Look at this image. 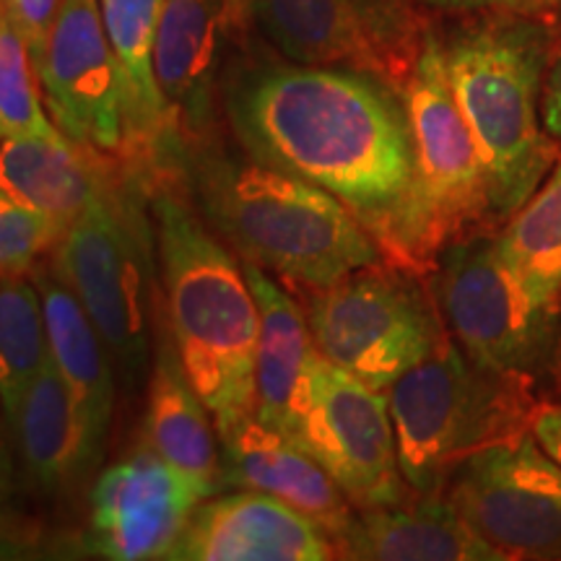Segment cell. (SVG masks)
<instances>
[{
    "mask_svg": "<svg viewBox=\"0 0 561 561\" xmlns=\"http://www.w3.org/2000/svg\"><path fill=\"white\" fill-rule=\"evenodd\" d=\"M549 60V30L523 16L486 19L445 45L455 102L479 149L496 216L515 214L559 159L541 121Z\"/></svg>",
    "mask_w": 561,
    "mask_h": 561,
    "instance_id": "obj_4",
    "label": "cell"
},
{
    "mask_svg": "<svg viewBox=\"0 0 561 561\" xmlns=\"http://www.w3.org/2000/svg\"><path fill=\"white\" fill-rule=\"evenodd\" d=\"M100 151L66 136H16L0 140V193L39 214L73 224L121 182Z\"/></svg>",
    "mask_w": 561,
    "mask_h": 561,
    "instance_id": "obj_19",
    "label": "cell"
},
{
    "mask_svg": "<svg viewBox=\"0 0 561 561\" xmlns=\"http://www.w3.org/2000/svg\"><path fill=\"white\" fill-rule=\"evenodd\" d=\"M442 314L476 367L528 382L559 354V310L538 307L504 268L496 237L476 234L439 252Z\"/></svg>",
    "mask_w": 561,
    "mask_h": 561,
    "instance_id": "obj_9",
    "label": "cell"
},
{
    "mask_svg": "<svg viewBox=\"0 0 561 561\" xmlns=\"http://www.w3.org/2000/svg\"><path fill=\"white\" fill-rule=\"evenodd\" d=\"M102 21L123 81L128 140L161 149L164 140L180 144L167 121L157 76H153V39L161 0H100Z\"/></svg>",
    "mask_w": 561,
    "mask_h": 561,
    "instance_id": "obj_24",
    "label": "cell"
},
{
    "mask_svg": "<svg viewBox=\"0 0 561 561\" xmlns=\"http://www.w3.org/2000/svg\"><path fill=\"white\" fill-rule=\"evenodd\" d=\"M5 421L21 473L45 494H58L100 466L73 396L53 362L34 377Z\"/></svg>",
    "mask_w": 561,
    "mask_h": 561,
    "instance_id": "obj_23",
    "label": "cell"
},
{
    "mask_svg": "<svg viewBox=\"0 0 561 561\" xmlns=\"http://www.w3.org/2000/svg\"><path fill=\"white\" fill-rule=\"evenodd\" d=\"M291 439L333 476L359 510L405 502L396 430L385 390L318 356Z\"/></svg>",
    "mask_w": 561,
    "mask_h": 561,
    "instance_id": "obj_11",
    "label": "cell"
},
{
    "mask_svg": "<svg viewBox=\"0 0 561 561\" xmlns=\"http://www.w3.org/2000/svg\"><path fill=\"white\" fill-rule=\"evenodd\" d=\"M530 434L561 466V403L546 405V409L533 413Z\"/></svg>",
    "mask_w": 561,
    "mask_h": 561,
    "instance_id": "obj_31",
    "label": "cell"
},
{
    "mask_svg": "<svg viewBox=\"0 0 561 561\" xmlns=\"http://www.w3.org/2000/svg\"><path fill=\"white\" fill-rule=\"evenodd\" d=\"M447 496L507 559H561V466L530 430L462 460Z\"/></svg>",
    "mask_w": 561,
    "mask_h": 561,
    "instance_id": "obj_12",
    "label": "cell"
},
{
    "mask_svg": "<svg viewBox=\"0 0 561 561\" xmlns=\"http://www.w3.org/2000/svg\"><path fill=\"white\" fill-rule=\"evenodd\" d=\"M203 500L149 447L107 468L91 491V549L104 559H167Z\"/></svg>",
    "mask_w": 561,
    "mask_h": 561,
    "instance_id": "obj_14",
    "label": "cell"
},
{
    "mask_svg": "<svg viewBox=\"0 0 561 561\" xmlns=\"http://www.w3.org/2000/svg\"><path fill=\"white\" fill-rule=\"evenodd\" d=\"M5 19L16 26V32L24 37L30 47L34 68L39 66L45 55L47 37H50L53 21L58 16L60 0H0Z\"/></svg>",
    "mask_w": 561,
    "mask_h": 561,
    "instance_id": "obj_29",
    "label": "cell"
},
{
    "mask_svg": "<svg viewBox=\"0 0 561 561\" xmlns=\"http://www.w3.org/2000/svg\"><path fill=\"white\" fill-rule=\"evenodd\" d=\"M50 265L100 331L125 390L151 375L157 231L140 182L123 178L62 231Z\"/></svg>",
    "mask_w": 561,
    "mask_h": 561,
    "instance_id": "obj_5",
    "label": "cell"
},
{
    "mask_svg": "<svg viewBox=\"0 0 561 561\" xmlns=\"http://www.w3.org/2000/svg\"><path fill=\"white\" fill-rule=\"evenodd\" d=\"M242 268L261 310L255 354V416L291 437L320 351L314 346L307 314L297 301L273 284L263 268L250 263H242Z\"/></svg>",
    "mask_w": 561,
    "mask_h": 561,
    "instance_id": "obj_21",
    "label": "cell"
},
{
    "mask_svg": "<svg viewBox=\"0 0 561 561\" xmlns=\"http://www.w3.org/2000/svg\"><path fill=\"white\" fill-rule=\"evenodd\" d=\"M62 231L60 221L0 193V278L24 276L53 255Z\"/></svg>",
    "mask_w": 561,
    "mask_h": 561,
    "instance_id": "obj_28",
    "label": "cell"
},
{
    "mask_svg": "<svg viewBox=\"0 0 561 561\" xmlns=\"http://www.w3.org/2000/svg\"><path fill=\"white\" fill-rule=\"evenodd\" d=\"M541 5H553V3H561V0H538Z\"/></svg>",
    "mask_w": 561,
    "mask_h": 561,
    "instance_id": "obj_35",
    "label": "cell"
},
{
    "mask_svg": "<svg viewBox=\"0 0 561 561\" xmlns=\"http://www.w3.org/2000/svg\"><path fill=\"white\" fill-rule=\"evenodd\" d=\"M13 491H16V455H13L9 421L0 409V507L11 500Z\"/></svg>",
    "mask_w": 561,
    "mask_h": 561,
    "instance_id": "obj_32",
    "label": "cell"
},
{
    "mask_svg": "<svg viewBox=\"0 0 561 561\" xmlns=\"http://www.w3.org/2000/svg\"><path fill=\"white\" fill-rule=\"evenodd\" d=\"M219 430L182 369L172 341H159L146 398L144 442L174 473L208 500L221 491Z\"/></svg>",
    "mask_w": 561,
    "mask_h": 561,
    "instance_id": "obj_22",
    "label": "cell"
},
{
    "mask_svg": "<svg viewBox=\"0 0 561 561\" xmlns=\"http://www.w3.org/2000/svg\"><path fill=\"white\" fill-rule=\"evenodd\" d=\"M185 170L206 224L242 263L325 289L385 257L380 242L335 195L250 153L195 140Z\"/></svg>",
    "mask_w": 561,
    "mask_h": 561,
    "instance_id": "obj_2",
    "label": "cell"
},
{
    "mask_svg": "<svg viewBox=\"0 0 561 561\" xmlns=\"http://www.w3.org/2000/svg\"><path fill=\"white\" fill-rule=\"evenodd\" d=\"M496 250L525 297L559 310L561 301V157L538 191L512 214Z\"/></svg>",
    "mask_w": 561,
    "mask_h": 561,
    "instance_id": "obj_25",
    "label": "cell"
},
{
    "mask_svg": "<svg viewBox=\"0 0 561 561\" xmlns=\"http://www.w3.org/2000/svg\"><path fill=\"white\" fill-rule=\"evenodd\" d=\"M32 53L5 19L0 24V140L16 136H62L47 117Z\"/></svg>",
    "mask_w": 561,
    "mask_h": 561,
    "instance_id": "obj_27",
    "label": "cell"
},
{
    "mask_svg": "<svg viewBox=\"0 0 561 561\" xmlns=\"http://www.w3.org/2000/svg\"><path fill=\"white\" fill-rule=\"evenodd\" d=\"M37 76L47 112L73 144L117 153L128 144L123 81L100 0H60Z\"/></svg>",
    "mask_w": 561,
    "mask_h": 561,
    "instance_id": "obj_13",
    "label": "cell"
},
{
    "mask_svg": "<svg viewBox=\"0 0 561 561\" xmlns=\"http://www.w3.org/2000/svg\"><path fill=\"white\" fill-rule=\"evenodd\" d=\"M335 543L318 523L261 491H237L195 507L167 559L180 561H322Z\"/></svg>",
    "mask_w": 561,
    "mask_h": 561,
    "instance_id": "obj_15",
    "label": "cell"
},
{
    "mask_svg": "<svg viewBox=\"0 0 561 561\" xmlns=\"http://www.w3.org/2000/svg\"><path fill=\"white\" fill-rule=\"evenodd\" d=\"M442 11H483V9H504V11H530L541 5L538 0H424Z\"/></svg>",
    "mask_w": 561,
    "mask_h": 561,
    "instance_id": "obj_33",
    "label": "cell"
},
{
    "mask_svg": "<svg viewBox=\"0 0 561 561\" xmlns=\"http://www.w3.org/2000/svg\"><path fill=\"white\" fill-rule=\"evenodd\" d=\"M221 489L271 494L318 523L333 543L346 533L354 504L333 476L286 434L248 416L221 437Z\"/></svg>",
    "mask_w": 561,
    "mask_h": 561,
    "instance_id": "obj_17",
    "label": "cell"
},
{
    "mask_svg": "<svg viewBox=\"0 0 561 561\" xmlns=\"http://www.w3.org/2000/svg\"><path fill=\"white\" fill-rule=\"evenodd\" d=\"M45 307L50 356L66 380L96 462H102L112 413H115V364L100 331L83 310V305L68 289L50 263L32 271Z\"/></svg>",
    "mask_w": 561,
    "mask_h": 561,
    "instance_id": "obj_20",
    "label": "cell"
},
{
    "mask_svg": "<svg viewBox=\"0 0 561 561\" xmlns=\"http://www.w3.org/2000/svg\"><path fill=\"white\" fill-rule=\"evenodd\" d=\"M229 5H231V13H234L237 24L244 26V19H248L250 13V0H229Z\"/></svg>",
    "mask_w": 561,
    "mask_h": 561,
    "instance_id": "obj_34",
    "label": "cell"
},
{
    "mask_svg": "<svg viewBox=\"0 0 561 561\" xmlns=\"http://www.w3.org/2000/svg\"><path fill=\"white\" fill-rule=\"evenodd\" d=\"M541 121L551 138L561 140V50L551 55L543 76L541 91Z\"/></svg>",
    "mask_w": 561,
    "mask_h": 561,
    "instance_id": "obj_30",
    "label": "cell"
},
{
    "mask_svg": "<svg viewBox=\"0 0 561 561\" xmlns=\"http://www.w3.org/2000/svg\"><path fill=\"white\" fill-rule=\"evenodd\" d=\"M0 24H3V5H0Z\"/></svg>",
    "mask_w": 561,
    "mask_h": 561,
    "instance_id": "obj_36",
    "label": "cell"
},
{
    "mask_svg": "<svg viewBox=\"0 0 561 561\" xmlns=\"http://www.w3.org/2000/svg\"><path fill=\"white\" fill-rule=\"evenodd\" d=\"M343 559L367 561H504L507 557L468 525L450 496L419 494L413 504L354 512L335 541Z\"/></svg>",
    "mask_w": 561,
    "mask_h": 561,
    "instance_id": "obj_18",
    "label": "cell"
},
{
    "mask_svg": "<svg viewBox=\"0 0 561 561\" xmlns=\"http://www.w3.org/2000/svg\"><path fill=\"white\" fill-rule=\"evenodd\" d=\"M170 339L219 437L255 416L261 310L244 268L172 187L151 191Z\"/></svg>",
    "mask_w": 561,
    "mask_h": 561,
    "instance_id": "obj_3",
    "label": "cell"
},
{
    "mask_svg": "<svg viewBox=\"0 0 561 561\" xmlns=\"http://www.w3.org/2000/svg\"><path fill=\"white\" fill-rule=\"evenodd\" d=\"M227 30H240L229 0H161L153 76L180 140H203L214 123L216 73Z\"/></svg>",
    "mask_w": 561,
    "mask_h": 561,
    "instance_id": "obj_16",
    "label": "cell"
},
{
    "mask_svg": "<svg viewBox=\"0 0 561 561\" xmlns=\"http://www.w3.org/2000/svg\"><path fill=\"white\" fill-rule=\"evenodd\" d=\"M525 382L476 367L458 343L442 346L388 388L398 466L413 494H442L473 453L525 432Z\"/></svg>",
    "mask_w": 561,
    "mask_h": 561,
    "instance_id": "obj_6",
    "label": "cell"
},
{
    "mask_svg": "<svg viewBox=\"0 0 561 561\" xmlns=\"http://www.w3.org/2000/svg\"><path fill=\"white\" fill-rule=\"evenodd\" d=\"M227 117L244 153L335 195L390 263L413 198V138L398 91L328 66L252 70L231 87Z\"/></svg>",
    "mask_w": 561,
    "mask_h": 561,
    "instance_id": "obj_1",
    "label": "cell"
},
{
    "mask_svg": "<svg viewBox=\"0 0 561 561\" xmlns=\"http://www.w3.org/2000/svg\"><path fill=\"white\" fill-rule=\"evenodd\" d=\"M413 138V198L396 263L424 271L491 210L486 172L447 76L445 45L426 32L403 91Z\"/></svg>",
    "mask_w": 561,
    "mask_h": 561,
    "instance_id": "obj_7",
    "label": "cell"
},
{
    "mask_svg": "<svg viewBox=\"0 0 561 561\" xmlns=\"http://www.w3.org/2000/svg\"><path fill=\"white\" fill-rule=\"evenodd\" d=\"M416 271L371 263L325 289H310L307 322L328 362L375 390H388L447 341Z\"/></svg>",
    "mask_w": 561,
    "mask_h": 561,
    "instance_id": "obj_8",
    "label": "cell"
},
{
    "mask_svg": "<svg viewBox=\"0 0 561 561\" xmlns=\"http://www.w3.org/2000/svg\"><path fill=\"white\" fill-rule=\"evenodd\" d=\"M250 13L289 60L359 70L398 94L430 32L411 0H250Z\"/></svg>",
    "mask_w": 561,
    "mask_h": 561,
    "instance_id": "obj_10",
    "label": "cell"
},
{
    "mask_svg": "<svg viewBox=\"0 0 561 561\" xmlns=\"http://www.w3.org/2000/svg\"><path fill=\"white\" fill-rule=\"evenodd\" d=\"M50 362L37 280L32 273L0 278V409L5 416Z\"/></svg>",
    "mask_w": 561,
    "mask_h": 561,
    "instance_id": "obj_26",
    "label": "cell"
}]
</instances>
